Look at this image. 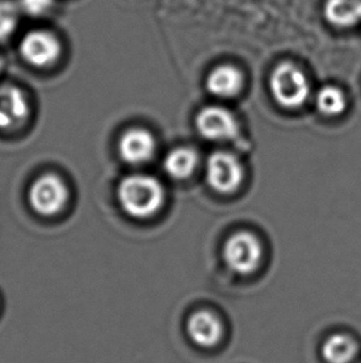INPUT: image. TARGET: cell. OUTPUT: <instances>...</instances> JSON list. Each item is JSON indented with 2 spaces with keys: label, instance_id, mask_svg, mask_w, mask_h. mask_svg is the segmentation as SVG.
<instances>
[{
  "label": "cell",
  "instance_id": "obj_1",
  "mask_svg": "<svg viewBox=\"0 0 361 363\" xmlns=\"http://www.w3.org/2000/svg\"><path fill=\"white\" fill-rule=\"evenodd\" d=\"M118 200L122 210L134 218H149L161 210L165 190L156 177L134 174L118 185Z\"/></svg>",
  "mask_w": 361,
  "mask_h": 363
},
{
  "label": "cell",
  "instance_id": "obj_5",
  "mask_svg": "<svg viewBox=\"0 0 361 363\" xmlns=\"http://www.w3.org/2000/svg\"><path fill=\"white\" fill-rule=\"evenodd\" d=\"M69 196V189L64 180L54 174L38 177L30 186V205L42 216L59 213L66 206Z\"/></svg>",
  "mask_w": 361,
  "mask_h": 363
},
{
  "label": "cell",
  "instance_id": "obj_13",
  "mask_svg": "<svg viewBox=\"0 0 361 363\" xmlns=\"http://www.w3.org/2000/svg\"><path fill=\"white\" fill-rule=\"evenodd\" d=\"M198 165V154L192 147H180L167 154L164 169L168 177L176 180H185L195 172Z\"/></svg>",
  "mask_w": 361,
  "mask_h": 363
},
{
  "label": "cell",
  "instance_id": "obj_11",
  "mask_svg": "<svg viewBox=\"0 0 361 363\" xmlns=\"http://www.w3.org/2000/svg\"><path fill=\"white\" fill-rule=\"evenodd\" d=\"M205 87L215 97L231 99L238 96L244 87V77L234 66L220 65L207 76Z\"/></svg>",
  "mask_w": 361,
  "mask_h": 363
},
{
  "label": "cell",
  "instance_id": "obj_17",
  "mask_svg": "<svg viewBox=\"0 0 361 363\" xmlns=\"http://www.w3.org/2000/svg\"><path fill=\"white\" fill-rule=\"evenodd\" d=\"M55 0H19L18 6L24 14L39 18L49 14L54 8Z\"/></svg>",
  "mask_w": 361,
  "mask_h": 363
},
{
  "label": "cell",
  "instance_id": "obj_16",
  "mask_svg": "<svg viewBox=\"0 0 361 363\" xmlns=\"http://www.w3.org/2000/svg\"><path fill=\"white\" fill-rule=\"evenodd\" d=\"M19 6L9 0H0V41L14 33L19 18Z\"/></svg>",
  "mask_w": 361,
  "mask_h": 363
},
{
  "label": "cell",
  "instance_id": "obj_4",
  "mask_svg": "<svg viewBox=\"0 0 361 363\" xmlns=\"http://www.w3.org/2000/svg\"><path fill=\"white\" fill-rule=\"evenodd\" d=\"M205 179L214 191L231 194L239 189L244 179V167L239 157L228 152L210 154L205 162Z\"/></svg>",
  "mask_w": 361,
  "mask_h": 363
},
{
  "label": "cell",
  "instance_id": "obj_7",
  "mask_svg": "<svg viewBox=\"0 0 361 363\" xmlns=\"http://www.w3.org/2000/svg\"><path fill=\"white\" fill-rule=\"evenodd\" d=\"M195 128L200 135L212 142L233 140L239 135V123L229 109L208 106L195 117Z\"/></svg>",
  "mask_w": 361,
  "mask_h": 363
},
{
  "label": "cell",
  "instance_id": "obj_9",
  "mask_svg": "<svg viewBox=\"0 0 361 363\" xmlns=\"http://www.w3.org/2000/svg\"><path fill=\"white\" fill-rule=\"evenodd\" d=\"M30 107L24 94L13 86L0 87V129H13L29 117Z\"/></svg>",
  "mask_w": 361,
  "mask_h": 363
},
{
  "label": "cell",
  "instance_id": "obj_14",
  "mask_svg": "<svg viewBox=\"0 0 361 363\" xmlns=\"http://www.w3.org/2000/svg\"><path fill=\"white\" fill-rule=\"evenodd\" d=\"M357 352V344L347 335H333L322 347L323 359L328 363H350Z\"/></svg>",
  "mask_w": 361,
  "mask_h": 363
},
{
  "label": "cell",
  "instance_id": "obj_2",
  "mask_svg": "<svg viewBox=\"0 0 361 363\" xmlns=\"http://www.w3.org/2000/svg\"><path fill=\"white\" fill-rule=\"evenodd\" d=\"M273 99L285 108H298L311 94V84L302 69L292 62L277 65L270 77Z\"/></svg>",
  "mask_w": 361,
  "mask_h": 363
},
{
  "label": "cell",
  "instance_id": "obj_8",
  "mask_svg": "<svg viewBox=\"0 0 361 363\" xmlns=\"http://www.w3.org/2000/svg\"><path fill=\"white\" fill-rule=\"evenodd\" d=\"M118 147L124 162L132 165H140L154 157L156 142L151 133L142 128H134L122 134Z\"/></svg>",
  "mask_w": 361,
  "mask_h": 363
},
{
  "label": "cell",
  "instance_id": "obj_15",
  "mask_svg": "<svg viewBox=\"0 0 361 363\" xmlns=\"http://www.w3.org/2000/svg\"><path fill=\"white\" fill-rule=\"evenodd\" d=\"M316 107L324 116H339L347 108L345 94L336 86H324L316 94Z\"/></svg>",
  "mask_w": 361,
  "mask_h": 363
},
{
  "label": "cell",
  "instance_id": "obj_10",
  "mask_svg": "<svg viewBox=\"0 0 361 363\" xmlns=\"http://www.w3.org/2000/svg\"><path fill=\"white\" fill-rule=\"evenodd\" d=\"M187 333L195 345L210 349L219 344L223 337V325L210 311L200 310L190 315L187 321Z\"/></svg>",
  "mask_w": 361,
  "mask_h": 363
},
{
  "label": "cell",
  "instance_id": "obj_12",
  "mask_svg": "<svg viewBox=\"0 0 361 363\" xmlns=\"http://www.w3.org/2000/svg\"><path fill=\"white\" fill-rule=\"evenodd\" d=\"M324 16L338 28H352L361 23V0H327Z\"/></svg>",
  "mask_w": 361,
  "mask_h": 363
},
{
  "label": "cell",
  "instance_id": "obj_3",
  "mask_svg": "<svg viewBox=\"0 0 361 363\" xmlns=\"http://www.w3.org/2000/svg\"><path fill=\"white\" fill-rule=\"evenodd\" d=\"M263 245L259 238L248 231L238 232L225 242L223 257L230 269L238 274H251L263 260Z\"/></svg>",
  "mask_w": 361,
  "mask_h": 363
},
{
  "label": "cell",
  "instance_id": "obj_6",
  "mask_svg": "<svg viewBox=\"0 0 361 363\" xmlns=\"http://www.w3.org/2000/svg\"><path fill=\"white\" fill-rule=\"evenodd\" d=\"M59 39L47 30H30L20 41L21 57L34 67H47L54 65L61 56Z\"/></svg>",
  "mask_w": 361,
  "mask_h": 363
}]
</instances>
